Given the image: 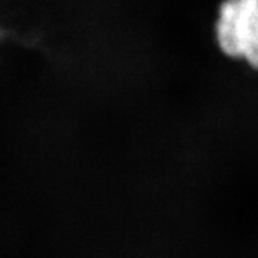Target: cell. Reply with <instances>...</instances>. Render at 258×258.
<instances>
[{"label":"cell","instance_id":"6da1fadb","mask_svg":"<svg viewBox=\"0 0 258 258\" xmlns=\"http://www.w3.org/2000/svg\"><path fill=\"white\" fill-rule=\"evenodd\" d=\"M214 28L224 55L258 69V0H224Z\"/></svg>","mask_w":258,"mask_h":258}]
</instances>
